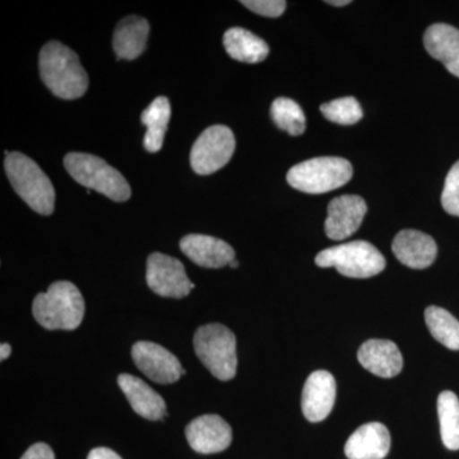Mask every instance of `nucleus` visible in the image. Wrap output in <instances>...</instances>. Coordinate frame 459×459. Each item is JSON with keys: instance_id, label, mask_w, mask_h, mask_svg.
Instances as JSON below:
<instances>
[{"instance_id": "15", "label": "nucleus", "mask_w": 459, "mask_h": 459, "mask_svg": "<svg viewBox=\"0 0 459 459\" xmlns=\"http://www.w3.org/2000/svg\"><path fill=\"white\" fill-rule=\"evenodd\" d=\"M180 249L190 261L204 268H222L235 259V250L221 238L190 234L180 240Z\"/></svg>"}, {"instance_id": "12", "label": "nucleus", "mask_w": 459, "mask_h": 459, "mask_svg": "<svg viewBox=\"0 0 459 459\" xmlns=\"http://www.w3.org/2000/svg\"><path fill=\"white\" fill-rule=\"evenodd\" d=\"M368 205L359 195H342L334 198L328 205V217L325 220V234L332 240H344L358 231Z\"/></svg>"}, {"instance_id": "28", "label": "nucleus", "mask_w": 459, "mask_h": 459, "mask_svg": "<svg viewBox=\"0 0 459 459\" xmlns=\"http://www.w3.org/2000/svg\"><path fill=\"white\" fill-rule=\"evenodd\" d=\"M241 4L263 17L277 18L286 11L287 3L283 0H243Z\"/></svg>"}, {"instance_id": "16", "label": "nucleus", "mask_w": 459, "mask_h": 459, "mask_svg": "<svg viewBox=\"0 0 459 459\" xmlns=\"http://www.w3.org/2000/svg\"><path fill=\"white\" fill-rule=\"evenodd\" d=\"M391 449V434L385 425H362L347 440L344 453L349 459H385Z\"/></svg>"}, {"instance_id": "8", "label": "nucleus", "mask_w": 459, "mask_h": 459, "mask_svg": "<svg viewBox=\"0 0 459 459\" xmlns=\"http://www.w3.org/2000/svg\"><path fill=\"white\" fill-rule=\"evenodd\" d=\"M234 133L225 126L205 129L190 152V165L199 175H210L229 164L235 151Z\"/></svg>"}, {"instance_id": "5", "label": "nucleus", "mask_w": 459, "mask_h": 459, "mask_svg": "<svg viewBox=\"0 0 459 459\" xmlns=\"http://www.w3.org/2000/svg\"><path fill=\"white\" fill-rule=\"evenodd\" d=\"M195 353L213 377L228 382L237 376V337L219 323L204 325L195 334Z\"/></svg>"}, {"instance_id": "33", "label": "nucleus", "mask_w": 459, "mask_h": 459, "mask_svg": "<svg viewBox=\"0 0 459 459\" xmlns=\"http://www.w3.org/2000/svg\"><path fill=\"white\" fill-rule=\"evenodd\" d=\"M230 267L231 268H238V262L237 259H234L231 263H230Z\"/></svg>"}, {"instance_id": "22", "label": "nucleus", "mask_w": 459, "mask_h": 459, "mask_svg": "<svg viewBox=\"0 0 459 459\" xmlns=\"http://www.w3.org/2000/svg\"><path fill=\"white\" fill-rule=\"evenodd\" d=\"M170 117V102L165 96L153 100L150 107L142 113L141 122L147 128L143 144L148 152L155 153L161 150Z\"/></svg>"}, {"instance_id": "3", "label": "nucleus", "mask_w": 459, "mask_h": 459, "mask_svg": "<svg viewBox=\"0 0 459 459\" xmlns=\"http://www.w3.org/2000/svg\"><path fill=\"white\" fill-rule=\"evenodd\" d=\"M5 172L14 192L35 212L49 216L56 207V190L40 166L23 153L12 152L5 157Z\"/></svg>"}, {"instance_id": "4", "label": "nucleus", "mask_w": 459, "mask_h": 459, "mask_svg": "<svg viewBox=\"0 0 459 459\" xmlns=\"http://www.w3.org/2000/svg\"><path fill=\"white\" fill-rule=\"evenodd\" d=\"M65 166L68 174L87 189L96 190L114 202H126L131 198V186L126 178L98 156L68 153L65 157Z\"/></svg>"}, {"instance_id": "26", "label": "nucleus", "mask_w": 459, "mask_h": 459, "mask_svg": "<svg viewBox=\"0 0 459 459\" xmlns=\"http://www.w3.org/2000/svg\"><path fill=\"white\" fill-rule=\"evenodd\" d=\"M320 111L329 122L340 126H353L362 119V108L355 98H342L325 102Z\"/></svg>"}, {"instance_id": "18", "label": "nucleus", "mask_w": 459, "mask_h": 459, "mask_svg": "<svg viewBox=\"0 0 459 459\" xmlns=\"http://www.w3.org/2000/svg\"><path fill=\"white\" fill-rule=\"evenodd\" d=\"M117 385L126 394V400L131 403L132 409L143 419L157 421L166 416V403L164 398L140 377L131 374H120L117 377Z\"/></svg>"}, {"instance_id": "32", "label": "nucleus", "mask_w": 459, "mask_h": 459, "mask_svg": "<svg viewBox=\"0 0 459 459\" xmlns=\"http://www.w3.org/2000/svg\"><path fill=\"white\" fill-rule=\"evenodd\" d=\"M328 4L334 5V7H344V5L350 4V0H331L327 2Z\"/></svg>"}, {"instance_id": "17", "label": "nucleus", "mask_w": 459, "mask_h": 459, "mask_svg": "<svg viewBox=\"0 0 459 459\" xmlns=\"http://www.w3.org/2000/svg\"><path fill=\"white\" fill-rule=\"evenodd\" d=\"M358 359L368 371L377 377H394L403 368V358L397 344L386 340H369L359 349Z\"/></svg>"}, {"instance_id": "29", "label": "nucleus", "mask_w": 459, "mask_h": 459, "mask_svg": "<svg viewBox=\"0 0 459 459\" xmlns=\"http://www.w3.org/2000/svg\"><path fill=\"white\" fill-rule=\"evenodd\" d=\"M21 459H56V455L48 444L36 443L27 449Z\"/></svg>"}, {"instance_id": "25", "label": "nucleus", "mask_w": 459, "mask_h": 459, "mask_svg": "<svg viewBox=\"0 0 459 459\" xmlns=\"http://www.w3.org/2000/svg\"><path fill=\"white\" fill-rule=\"evenodd\" d=\"M272 119L280 129L292 137L304 134L307 123L303 108L294 100L279 98L274 100L271 108Z\"/></svg>"}, {"instance_id": "14", "label": "nucleus", "mask_w": 459, "mask_h": 459, "mask_svg": "<svg viewBox=\"0 0 459 459\" xmlns=\"http://www.w3.org/2000/svg\"><path fill=\"white\" fill-rule=\"evenodd\" d=\"M395 258L412 270L430 267L437 255V243L430 235L418 230H402L392 244Z\"/></svg>"}, {"instance_id": "2", "label": "nucleus", "mask_w": 459, "mask_h": 459, "mask_svg": "<svg viewBox=\"0 0 459 459\" xmlns=\"http://www.w3.org/2000/svg\"><path fill=\"white\" fill-rule=\"evenodd\" d=\"M83 296L69 281L51 283L47 292L36 296L32 304L33 318L49 331H74L84 316Z\"/></svg>"}, {"instance_id": "30", "label": "nucleus", "mask_w": 459, "mask_h": 459, "mask_svg": "<svg viewBox=\"0 0 459 459\" xmlns=\"http://www.w3.org/2000/svg\"><path fill=\"white\" fill-rule=\"evenodd\" d=\"M87 459H123L120 457L117 453L111 451V449L104 448H95L90 452L89 457Z\"/></svg>"}, {"instance_id": "7", "label": "nucleus", "mask_w": 459, "mask_h": 459, "mask_svg": "<svg viewBox=\"0 0 459 459\" xmlns=\"http://www.w3.org/2000/svg\"><path fill=\"white\" fill-rule=\"evenodd\" d=\"M316 265L334 267L350 279H370L385 271V259L373 244L356 240L328 247L316 256Z\"/></svg>"}, {"instance_id": "10", "label": "nucleus", "mask_w": 459, "mask_h": 459, "mask_svg": "<svg viewBox=\"0 0 459 459\" xmlns=\"http://www.w3.org/2000/svg\"><path fill=\"white\" fill-rule=\"evenodd\" d=\"M132 359L144 376L159 385H172L183 376L177 356L160 344L147 341L133 344Z\"/></svg>"}, {"instance_id": "11", "label": "nucleus", "mask_w": 459, "mask_h": 459, "mask_svg": "<svg viewBox=\"0 0 459 459\" xmlns=\"http://www.w3.org/2000/svg\"><path fill=\"white\" fill-rule=\"evenodd\" d=\"M186 435L190 448L201 455L223 452L232 442L231 427L219 415H204L193 420L186 429Z\"/></svg>"}, {"instance_id": "20", "label": "nucleus", "mask_w": 459, "mask_h": 459, "mask_svg": "<svg viewBox=\"0 0 459 459\" xmlns=\"http://www.w3.org/2000/svg\"><path fill=\"white\" fill-rule=\"evenodd\" d=\"M150 23L146 18L129 16L117 23L114 31V51L117 59H137L147 48Z\"/></svg>"}, {"instance_id": "13", "label": "nucleus", "mask_w": 459, "mask_h": 459, "mask_svg": "<svg viewBox=\"0 0 459 459\" xmlns=\"http://www.w3.org/2000/svg\"><path fill=\"white\" fill-rule=\"evenodd\" d=\"M336 379L328 371H314L305 382L301 410L310 422H320L328 418L336 401Z\"/></svg>"}, {"instance_id": "24", "label": "nucleus", "mask_w": 459, "mask_h": 459, "mask_svg": "<svg viewBox=\"0 0 459 459\" xmlns=\"http://www.w3.org/2000/svg\"><path fill=\"white\" fill-rule=\"evenodd\" d=\"M425 322L431 336L446 349L459 350V322L448 310L439 307H429L425 310Z\"/></svg>"}, {"instance_id": "27", "label": "nucleus", "mask_w": 459, "mask_h": 459, "mask_svg": "<svg viewBox=\"0 0 459 459\" xmlns=\"http://www.w3.org/2000/svg\"><path fill=\"white\" fill-rule=\"evenodd\" d=\"M442 205L446 213L459 217V161L453 165L446 178Z\"/></svg>"}, {"instance_id": "1", "label": "nucleus", "mask_w": 459, "mask_h": 459, "mask_svg": "<svg viewBox=\"0 0 459 459\" xmlns=\"http://www.w3.org/2000/svg\"><path fill=\"white\" fill-rule=\"evenodd\" d=\"M42 82L63 100L82 98L89 90V75L74 50L59 41L44 45L39 57Z\"/></svg>"}, {"instance_id": "19", "label": "nucleus", "mask_w": 459, "mask_h": 459, "mask_svg": "<svg viewBox=\"0 0 459 459\" xmlns=\"http://www.w3.org/2000/svg\"><path fill=\"white\" fill-rule=\"evenodd\" d=\"M425 49L442 62L446 71L459 78V30L446 23L429 27L424 35Z\"/></svg>"}, {"instance_id": "9", "label": "nucleus", "mask_w": 459, "mask_h": 459, "mask_svg": "<svg viewBox=\"0 0 459 459\" xmlns=\"http://www.w3.org/2000/svg\"><path fill=\"white\" fill-rule=\"evenodd\" d=\"M146 279L148 287L162 298L183 299L195 287L183 263L162 253L148 256Z\"/></svg>"}, {"instance_id": "31", "label": "nucleus", "mask_w": 459, "mask_h": 459, "mask_svg": "<svg viewBox=\"0 0 459 459\" xmlns=\"http://www.w3.org/2000/svg\"><path fill=\"white\" fill-rule=\"evenodd\" d=\"M12 347L9 346L8 343H2L0 344V359H2V361H4L5 359L9 358V355H11Z\"/></svg>"}, {"instance_id": "21", "label": "nucleus", "mask_w": 459, "mask_h": 459, "mask_svg": "<svg viewBox=\"0 0 459 459\" xmlns=\"http://www.w3.org/2000/svg\"><path fill=\"white\" fill-rule=\"evenodd\" d=\"M223 47L232 59L249 65L263 62L270 54L267 42L241 27H232L225 32Z\"/></svg>"}, {"instance_id": "6", "label": "nucleus", "mask_w": 459, "mask_h": 459, "mask_svg": "<svg viewBox=\"0 0 459 459\" xmlns=\"http://www.w3.org/2000/svg\"><path fill=\"white\" fill-rule=\"evenodd\" d=\"M352 165L341 157H316L295 165L287 172L290 186L307 195H322L351 180Z\"/></svg>"}, {"instance_id": "23", "label": "nucleus", "mask_w": 459, "mask_h": 459, "mask_svg": "<svg viewBox=\"0 0 459 459\" xmlns=\"http://www.w3.org/2000/svg\"><path fill=\"white\" fill-rule=\"evenodd\" d=\"M440 434L444 446L449 451H459V400L451 391L442 392L437 397Z\"/></svg>"}]
</instances>
